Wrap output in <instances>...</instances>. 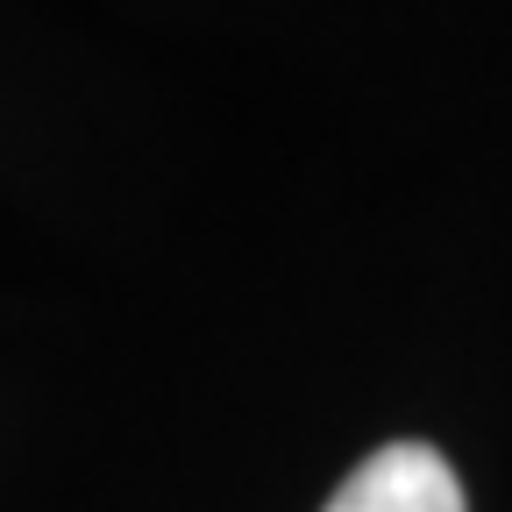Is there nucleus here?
I'll list each match as a JSON object with an SVG mask.
<instances>
[{
	"instance_id": "nucleus-1",
	"label": "nucleus",
	"mask_w": 512,
	"mask_h": 512,
	"mask_svg": "<svg viewBox=\"0 0 512 512\" xmlns=\"http://www.w3.org/2000/svg\"><path fill=\"white\" fill-rule=\"evenodd\" d=\"M328 512H470V505H463V484L441 448L392 441L349 470V484L328 498Z\"/></svg>"
}]
</instances>
